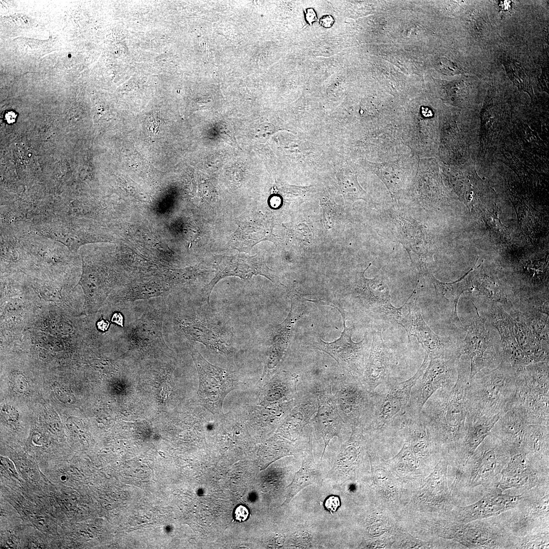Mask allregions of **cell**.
<instances>
[{
	"label": "cell",
	"mask_w": 549,
	"mask_h": 549,
	"mask_svg": "<svg viewBox=\"0 0 549 549\" xmlns=\"http://www.w3.org/2000/svg\"><path fill=\"white\" fill-rule=\"evenodd\" d=\"M457 370L454 385L437 390L420 414L433 444L442 455L449 458L460 448L469 423L467 389L470 368L467 356H461Z\"/></svg>",
	"instance_id": "6da1fadb"
},
{
	"label": "cell",
	"mask_w": 549,
	"mask_h": 549,
	"mask_svg": "<svg viewBox=\"0 0 549 549\" xmlns=\"http://www.w3.org/2000/svg\"><path fill=\"white\" fill-rule=\"evenodd\" d=\"M518 371L502 360L469 379L467 389L470 422L481 416L502 414L511 408L517 389Z\"/></svg>",
	"instance_id": "7a4b0ae2"
},
{
	"label": "cell",
	"mask_w": 549,
	"mask_h": 549,
	"mask_svg": "<svg viewBox=\"0 0 549 549\" xmlns=\"http://www.w3.org/2000/svg\"><path fill=\"white\" fill-rule=\"evenodd\" d=\"M430 359L425 357L416 373L409 379L399 382L392 378L381 385V391H375L373 416L363 432L383 430L400 423L407 411L411 389L423 374Z\"/></svg>",
	"instance_id": "3957f363"
},
{
	"label": "cell",
	"mask_w": 549,
	"mask_h": 549,
	"mask_svg": "<svg viewBox=\"0 0 549 549\" xmlns=\"http://www.w3.org/2000/svg\"><path fill=\"white\" fill-rule=\"evenodd\" d=\"M440 536L452 539L469 548L512 547L515 536L497 523L482 520L468 523L451 520L436 523Z\"/></svg>",
	"instance_id": "277c9868"
},
{
	"label": "cell",
	"mask_w": 549,
	"mask_h": 549,
	"mask_svg": "<svg viewBox=\"0 0 549 549\" xmlns=\"http://www.w3.org/2000/svg\"><path fill=\"white\" fill-rule=\"evenodd\" d=\"M332 391L339 414L346 425L363 430L370 423L374 411L375 392L368 390L360 381L346 373L332 382Z\"/></svg>",
	"instance_id": "5b68a950"
},
{
	"label": "cell",
	"mask_w": 549,
	"mask_h": 549,
	"mask_svg": "<svg viewBox=\"0 0 549 549\" xmlns=\"http://www.w3.org/2000/svg\"><path fill=\"white\" fill-rule=\"evenodd\" d=\"M510 453L502 441L493 435L487 436L478 446L466 464V485L469 488L488 487L496 480L506 466Z\"/></svg>",
	"instance_id": "8992f818"
},
{
	"label": "cell",
	"mask_w": 549,
	"mask_h": 549,
	"mask_svg": "<svg viewBox=\"0 0 549 549\" xmlns=\"http://www.w3.org/2000/svg\"><path fill=\"white\" fill-rule=\"evenodd\" d=\"M371 264L354 276L351 287L352 297L367 313L377 319L398 322L403 315L402 310L406 302L400 308L392 305L389 288L383 276L378 274L373 279L364 277V272Z\"/></svg>",
	"instance_id": "52a82bcc"
},
{
	"label": "cell",
	"mask_w": 549,
	"mask_h": 549,
	"mask_svg": "<svg viewBox=\"0 0 549 549\" xmlns=\"http://www.w3.org/2000/svg\"><path fill=\"white\" fill-rule=\"evenodd\" d=\"M475 308L476 318L465 329V338L458 341L460 355H466L470 361L469 379L482 370L497 367L503 359L501 347L494 345L484 321Z\"/></svg>",
	"instance_id": "ba28073f"
},
{
	"label": "cell",
	"mask_w": 549,
	"mask_h": 549,
	"mask_svg": "<svg viewBox=\"0 0 549 549\" xmlns=\"http://www.w3.org/2000/svg\"><path fill=\"white\" fill-rule=\"evenodd\" d=\"M460 358L430 359L423 374L411 389L406 414L419 415L426 401L437 390L454 385Z\"/></svg>",
	"instance_id": "9c48e42d"
},
{
	"label": "cell",
	"mask_w": 549,
	"mask_h": 549,
	"mask_svg": "<svg viewBox=\"0 0 549 549\" xmlns=\"http://www.w3.org/2000/svg\"><path fill=\"white\" fill-rule=\"evenodd\" d=\"M191 351L199 376V395L211 413L219 414L225 398L237 386L236 376L233 373L208 362L195 349Z\"/></svg>",
	"instance_id": "30bf717a"
},
{
	"label": "cell",
	"mask_w": 549,
	"mask_h": 549,
	"mask_svg": "<svg viewBox=\"0 0 549 549\" xmlns=\"http://www.w3.org/2000/svg\"><path fill=\"white\" fill-rule=\"evenodd\" d=\"M408 305V313L398 322L405 329L409 340L412 336L416 337L429 359L461 357L458 341L437 334L425 323L417 299L414 298Z\"/></svg>",
	"instance_id": "8fae6325"
},
{
	"label": "cell",
	"mask_w": 549,
	"mask_h": 549,
	"mask_svg": "<svg viewBox=\"0 0 549 549\" xmlns=\"http://www.w3.org/2000/svg\"><path fill=\"white\" fill-rule=\"evenodd\" d=\"M343 319L344 330L341 337L333 342H324L320 338L313 343V347L322 350L332 357L346 373L360 381L364 370V358L369 349V340L366 335L360 342L352 340L353 329L346 326L344 312L335 307Z\"/></svg>",
	"instance_id": "7c38bea8"
},
{
	"label": "cell",
	"mask_w": 549,
	"mask_h": 549,
	"mask_svg": "<svg viewBox=\"0 0 549 549\" xmlns=\"http://www.w3.org/2000/svg\"><path fill=\"white\" fill-rule=\"evenodd\" d=\"M215 275L203 288V299L209 305L211 291L216 284L226 277L234 276L248 279L253 276H263L274 283H280L276 272L269 268L260 256L237 254L233 256H219L213 264Z\"/></svg>",
	"instance_id": "4fadbf2b"
},
{
	"label": "cell",
	"mask_w": 549,
	"mask_h": 549,
	"mask_svg": "<svg viewBox=\"0 0 549 549\" xmlns=\"http://www.w3.org/2000/svg\"><path fill=\"white\" fill-rule=\"evenodd\" d=\"M308 387L315 394L318 403L317 411L314 420L317 431L324 442L322 459L330 440L334 436L341 438L342 428L346 424L339 414L331 384L325 382H312Z\"/></svg>",
	"instance_id": "5bb4252c"
},
{
	"label": "cell",
	"mask_w": 549,
	"mask_h": 549,
	"mask_svg": "<svg viewBox=\"0 0 549 549\" xmlns=\"http://www.w3.org/2000/svg\"><path fill=\"white\" fill-rule=\"evenodd\" d=\"M524 494H504L498 488L492 489L476 502L466 506L455 507L452 521L468 523L498 515L516 507Z\"/></svg>",
	"instance_id": "9a60e30c"
},
{
	"label": "cell",
	"mask_w": 549,
	"mask_h": 549,
	"mask_svg": "<svg viewBox=\"0 0 549 549\" xmlns=\"http://www.w3.org/2000/svg\"><path fill=\"white\" fill-rule=\"evenodd\" d=\"M291 308L287 318L274 329L267 352L264 372L272 374L276 371L291 344L296 321L304 314L302 298L290 291Z\"/></svg>",
	"instance_id": "2e32d148"
},
{
	"label": "cell",
	"mask_w": 549,
	"mask_h": 549,
	"mask_svg": "<svg viewBox=\"0 0 549 549\" xmlns=\"http://www.w3.org/2000/svg\"><path fill=\"white\" fill-rule=\"evenodd\" d=\"M521 500L509 529L510 532L525 535L535 528L543 525L548 526V487L544 491H531ZM519 536V537H520ZM518 537V536H517Z\"/></svg>",
	"instance_id": "e0dca14e"
},
{
	"label": "cell",
	"mask_w": 549,
	"mask_h": 549,
	"mask_svg": "<svg viewBox=\"0 0 549 549\" xmlns=\"http://www.w3.org/2000/svg\"><path fill=\"white\" fill-rule=\"evenodd\" d=\"M165 308L149 307L132 323L124 335L128 342L138 348L166 346L162 332Z\"/></svg>",
	"instance_id": "ac0fdd59"
},
{
	"label": "cell",
	"mask_w": 549,
	"mask_h": 549,
	"mask_svg": "<svg viewBox=\"0 0 549 549\" xmlns=\"http://www.w3.org/2000/svg\"><path fill=\"white\" fill-rule=\"evenodd\" d=\"M541 470L521 451L510 455L496 487L502 492L512 488L529 490L548 481L541 477Z\"/></svg>",
	"instance_id": "d6986e66"
},
{
	"label": "cell",
	"mask_w": 549,
	"mask_h": 549,
	"mask_svg": "<svg viewBox=\"0 0 549 549\" xmlns=\"http://www.w3.org/2000/svg\"><path fill=\"white\" fill-rule=\"evenodd\" d=\"M490 317L501 339V352L503 360L513 368L520 369L532 361L520 347L515 336V320L498 303L493 304Z\"/></svg>",
	"instance_id": "ffe728a7"
},
{
	"label": "cell",
	"mask_w": 549,
	"mask_h": 549,
	"mask_svg": "<svg viewBox=\"0 0 549 549\" xmlns=\"http://www.w3.org/2000/svg\"><path fill=\"white\" fill-rule=\"evenodd\" d=\"M401 242L410 258L412 266L420 274L429 275L433 259L429 252L426 231L423 227L413 219H401Z\"/></svg>",
	"instance_id": "44dd1931"
},
{
	"label": "cell",
	"mask_w": 549,
	"mask_h": 549,
	"mask_svg": "<svg viewBox=\"0 0 549 549\" xmlns=\"http://www.w3.org/2000/svg\"><path fill=\"white\" fill-rule=\"evenodd\" d=\"M392 358L391 352L385 344L379 327L373 333L370 355L360 380L368 390L374 392L391 378Z\"/></svg>",
	"instance_id": "7402d4cb"
},
{
	"label": "cell",
	"mask_w": 549,
	"mask_h": 549,
	"mask_svg": "<svg viewBox=\"0 0 549 549\" xmlns=\"http://www.w3.org/2000/svg\"><path fill=\"white\" fill-rule=\"evenodd\" d=\"M548 400V394L530 389L518 372L517 389L512 407L520 410L528 424L549 425Z\"/></svg>",
	"instance_id": "603a6c76"
},
{
	"label": "cell",
	"mask_w": 549,
	"mask_h": 549,
	"mask_svg": "<svg viewBox=\"0 0 549 549\" xmlns=\"http://www.w3.org/2000/svg\"><path fill=\"white\" fill-rule=\"evenodd\" d=\"M477 259L474 266L468 272L452 282H442L432 274L429 275L434 285L437 299L450 310V321L458 327L464 330L465 327L458 315L457 306L461 295L465 291L471 292L474 288L473 280L476 269L479 266Z\"/></svg>",
	"instance_id": "cb8c5ba5"
},
{
	"label": "cell",
	"mask_w": 549,
	"mask_h": 549,
	"mask_svg": "<svg viewBox=\"0 0 549 549\" xmlns=\"http://www.w3.org/2000/svg\"><path fill=\"white\" fill-rule=\"evenodd\" d=\"M528 425L520 410L512 407L500 415L491 435L500 439L511 455L522 451V442Z\"/></svg>",
	"instance_id": "d4e9b609"
},
{
	"label": "cell",
	"mask_w": 549,
	"mask_h": 549,
	"mask_svg": "<svg viewBox=\"0 0 549 549\" xmlns=\"http://www.w3.org/2000/svg\"><path fill=\"white\" fill-rule=\"evenodd\" d=\"M500 415L481 416L471 421L465 438L452 458V461L460 467L464 466L484 439L491 435V431Z\"/></svg>",
	"instance_id": "484cf974"
},
{
	"label": "cell",
	"mask_w": 549,
	"mask_h": 549,
	"mask_svg": "<svg viewBox=\"0 0 549 549\" xmlns=\"http://www.w3.org/2000/svg\"><path fill=\"white\" fill-rule=\"evenodd\" d=\"M548 425L529 424L522 444V451L543 471L548 467Z\"/></svg>",
	"instance_id": "4316f807"
},
{
	"label": "cell",
	"mask_w": 549,
	"mask_h": 549,
	"mask_svg": "<svg viewBox=\"0 0 549 549\" xmlns=\"http://www.w3.org/2000/svg\"><path fill=\"white\" fill-rule=\"evenodd\" d=\"M273 226L265 220L240 222L237 230L232 235L230 245L240 251H249L257 243L268 240L276 243V236L272 234Z\"/></svg>",
	"instance_id": "83f0119b"
},
{
	"label": "cell",
	"mask_w": 549,
	"mask_h": 549,
	"mask_svg": "<svg viewBox=\"0 0 549 549\" xmlns=\"http://www.w3.org/2000/svg\"><path fill=\"white\" fill-rule=\"evenodd\" d=\"M180 330L190 341L200 343L217 352L227 354L230 347L227 341L218 331L198 320H180Z\"/></svg>",
	"instance_id": "f1b7e54d"
},
{
	"label": "cell",
	"mask_w": 549,
	"mask_h": 549,
	"mask_svg": "<svg viewBox=\"0 0 549 549\" xmlns=\"http://www.w3.org/2000/svg\"><path fill=\"white\" fill-rule=\"evenodd\" d=\"M514 330L520 347L532 362L548 361V345L538 340L524 322L515 320Z\"/></svg>",
	"instance_id": "f546056e"
},
{
	"label": "cell",
	"mask_w": 549,
	"mask_h": 549,
	"mask_svg": "<svg viewBox=\"0 0 549 549\" xmlns=\"http://www.w3.org/2000/svg\"><path fill=\"white\" fill-rule=\"evenodd\" d=\"M170 289V286L157 281L135 283L125 288L117 296V301L126 303L157 297H165L169 294Z\"/></svg>",
	"instance_id": "4dcf8cb0"
},
{
	"label": "cell",
	"mask_w": 549,
	"mask_h": 549,
	"mask_svg": "<svg viewBox=\"0 0 549 549\" xmlns=\"http://www.w3.org/2000/svg\"><path fill=\"white\" fill-rule=\"evenodd\" d=\"M321 481V474L315 464L311 450L304 459L301 467L296 472L291 483L288 485L286 503L289 501L306 487L318 484Z\"/></svg>",
	"instance_id": "1f68e13d"
},
{
	"label": "cell",
	"mask_w": 549,
	"mask_h": 549,
	"mask_svg": "<svg viewBox=\"0 0 549 549\" xmlns=\"http://www.w3.org/2000/svg\"><path fill=\"white\" fill-rule=\"evenodd\" d=\"M548 368V361L533 362L519 371L530 389L549 395Z\"/></svg>",
	"instance_id": "d6a6232c"
},
{
	"label": "cell",
	"mask_w": 549,
	"mask_h": 549,
	"mask_svg": "<svg viewBox=\"0 0 549 549\" xmlns=\"http://www.w3.org/2000/svg\"><path fill=\"white\" fill-rule=\"evenodd\" d=\"M473 284L474 288L490 300L497 303H507L506 295L493 277L486 274L476 276L475 272Z\"/></svg>",
	"instance_id": "836d02e7"
},
{
	"label": "cell",
	"mask_w": 549,
	"mask_h": 549,
	"mask_svg": "<svg viewBox=\"0 0 549 549\" xmlns=\"http://www.w3.org/2000/svg\"><path fill=\"white\" fill-rule=\"evenodd\" d=\"M338 184L345 200L354 202L358 199L366 200V192L358 183L357 176L347 169L339 171L337 175Z\"/></svg>",
	"instance_id": "e575fe53"
},
{
	"label": "cell",
	"mask_w": 549,
	"mask_h": 549,
	"mask_svg": "<svg viewBox=\"0 0 549 549\" xmlns=\"http://www.w3.org/2000/svg\"><path fill=\"white\" fill-rule=\"evenodd\" d=\"M548 547V530L539 531L515 537L512 548H546Z\"/></svg>",
	"instance_id": "d590c367"
},
{
	"label": "cell",
	"mask_w": 549,
	"mask_h": 549,
	"mask_svg": "<svg viewBox=\"0 0 549 549\" xmlns=\"http://www.w3.org/2000/svg\"><path fill=\"white\" fill-rule=\"evenodd\" d=\"M508 76L518 88L532 94V88L529 76L517 62L506 60L504 63Z\"/></svg>",
	"instance_id": "8d00e7d4"
},
{
	"label": "cell",
	"mask_w": 549,
	"mask_h": 549,
	"mask_svg": "<svg viewBox=\"0 0 549 549\" xmlns=\"http://www.w3.org/2000/svg\"><path fill=\"white\" fill-rule=\"evenodd\" d=\"M200 272L195 267L172 269L169 272L168 277L172 284H183L195 279Z\"/></svg>",
	"instance_id": "74e56055"
},
{
	"label": "cell",
	"mask_w": 549,
	"mask_h": 549,
	"mask_svg": "<svg viewBox=\"0 0 549 549\" xmlns=\"http://www.w3.org/2000/svg\"><path fill=\"white\" fill-rule=\"evenodd\" d=\"M52 389L56 398L61 402L71 404L75 402L74 395L60 384L54 383L52 386Z\"/></svg>",
	"instance_id": "f35d334b"
},
{
	"label": "cell",
	"mask_w": 549,
	"mask_h": 549,
	"mask_svg": "<svg viewBox=\"0 0 549 549\" xmlns=\"http://www.w3.org/2000/svg\"><path fill=\"white\" fill-rule=\"evenodd\" d=\"M90 365L96 371L104 374H111L117 371V368L109 360L102 359H93Z\"/></svg>",
	"instance_id": "ab89813d"
},
{
	"label": "cell",
	"mask_w": 549,
	"mask_h": 549,
	"mask_svg": "<svg viewBox=\"0 0 549 549\" xmlns=\"http://www.w3.org/2000/svg\"><path fill=\"white\" fill-rule=\"evenodd\" d=\"M439 67L441 72L445 74L454 75L463 72L456 64L445 58L440 59Z\"/></svg>",
	"instance_id": "60d3db41"
},
{
	"label": "cell",
	"mask_w": 549,
	"mask_h": 549,
	"mask_svg": "<svg viewBox=\"0 0 549 549\" xmlns=\"http://www.w3.org/2000/svg\"><path fill=\"white\" fill-rule=\"evenodd\" d=\"M1 414L3 419L10 423H15L18 419V411L11 406H4L2 408Z\"/></svg>",
	"instance_id": "b9f144b4"
},
{
	"label": "cell",
	"mask_w": 549,
	"mask_h": 549,
	"mask_svg": "<svg viewBox=\"0 0 549 549\" xmlns=\"http://www.w3.org/2000/svg\"><path fill=\"white\" fill-rule=\"evenodd\" d=\"M341 504L340 497L335 495H329L325 498L323 502L324 508L331 513L337 511L341 506Z\"/></svg>",
	"instance_id": "7bdbcfd3"
},
{
	"label": "cell",
	"mask_w": 549,
	"mask_h": 549,
	"mask_svg": "<svg viewBox=\"0 0 549 549\" xmlns=\"http://www.w3.org/2000/svg\"><path fill=\"white\" fill-rule=\"evenodd\" d=\"M12 384L15 390L20 393H24L28 390V383L23 376L17 375L14 376Z\"/></svg>",
	"instance_id": "ee69618b"
},
{
	"label": "cell",
	"mask_w": 549,
	"mask_h": 549,
	"mask_svg": "<svg viewBox=\"0 0 549 549\" xmlns=\"http://www.w3.org/2000/svg\"><path fill=\"white\" fill-rule=\"evenodd\" d=\"M249 514L248 509L242 505L237 506L234 511V517L239 522L245 521L248 518Z\"/></svg>",
	"instance_id": "f6af8a7d"
},
{
	"label": "cell",
	"mask_w": 549,
	"mask_h": 549,
	"mask_svg": "<svg viewBox=\"0 0 549 549\" xmlns=\"http://www.w3.org/2000/svg\"><path fill=\"white\" fill-rule=\"evenodd\" d=\"M67 425L72 432L78 433L81 431L82 423L79 419L75 417H70L67 419Z\"/></svg>",
	"instance_id": "bcb514c9"
},
{
	"label": "cell",
	"mask_w": 549,
	"mask_h": 549,
	"mask_svg": "<svg viewBox=\"0 0 549 549\" xmlns=\"http://www.w3.org/2000/svg\"><path fill=\"white\" fill-rule=\"evenodd\" d=\"M319 21L323 27L329 28L333 24L334 20L331 15L325 14L321 17Z\"/></svg>",
	"instance_id": "7dc6e473"
},
{
	"label": "cell",
	"mask_w": 549,
	"mask_h": 549,
	"mask_svg": "<svg viewBox=\"0 0 549 549\" xmlns=\"http://www.w3.org/2000/svg\"><path fill=\"white\" fill-rule=\"evenodd\" d=\"M305 17L307 21L310 25H312L314 22L318 20L315 10L311 8L306 10Z\"/></svg>",
	"instance_id": "c3c4849f"
},
{
	"label": "cell",
	"mask_w": 549,
	"mask_h": 549,
	"mask_svg": "<svg viewBox=\"0 0 549 549\" xmlns=\"http://www.w3.org/2000/svg\"><path fill=\"white\" fill-rule=\"evenodd\" d=\"M111 321L119 326H124V317L119 312L113 313L111 317Z\"/></svg>",
	"instance_id": "681fc988"
},
{
	"label": "cell",
	"mask_w": 549,
	"mask_h": 549,
	"mask_svg": "<svg viewBox=\"0 0 549 549\" xmlns=\"http://www.w3.org/2000/svg\"><path fill=\"white\" fill-rule=\"evenodd\" d=\"M57 325V330L62 334H67V333H70L73 330L72 327L67 323L62 322L58 323Z\"/></svg>",
	"instance_id": "f907efd6"
},
{
	"label": "cell",
	"mask_w": 549,
	"mask_h": 549,
	"mask_svg": "<svg viewBox=\"0 0 549 549\" xmlns=\"http://www.w3.org/2000/svg\"><path fill=\"white\" fill-rule=\"evenodd\" d=\"M96 326L99 330L105 332L108 329L110 323L107 320L101 319L97 322Z\"/></svg>",
	"instance_id": "816d5d0a"
},
{
	"label": "cell",
	"mask_w": 549,
	"mask_h": 549,
	"mask_svg": "<svg viewBox=\"0 0 549 549\" xmlns=\"http://www.w3.org/2000/svg\"><path fill=\"white\" fill-rule=\"evenodd\" d=\"M33 523L40 530H44L47 529V525L45 520L43 518H36Z\"/></svg>",
	"instance_id": "f5cc1de1"
},
{
	"label": "cell",
	"mask_w": 549,
	"mask_h": 549,
	"mask_svg": "<svg viewBox=\"0 0 549 549\" xmlns=\"http://www.w3.org/2000/svg\"><path fill=\"white\" fill-rule=\"evenodd\" d=\"M502 2L503 3H501L502 8L505 10L508 9V8H509L508 6H509V4H510V2H510V1H503Z\"/></svg>",
	"instance_id": "db71d44e"
}]
</instances>
